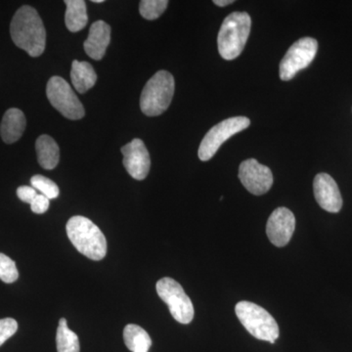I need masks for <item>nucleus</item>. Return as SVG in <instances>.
I'll return each mask as SVG.
<instances>
[{"mask_svg":"<svg viewBox=\"0 0 352 352\" xmlns=\"http://www.w3.org/2000/svg\"><path fill=\"white\" fill-rule=\"evenodd\" d=\"M111 41V27L104 21H96L91 25L88 38L85 41V50L92 59L101 60Z\"/></svg>","mask_w":352,"mask_h":352,"instance_id":"obj_14","label":"nucleus"},{"mask_svg":"<svg viewBox=\"0 0 352 352\" xmlns=\"http://www.w3.org/2000/svg\"><path fill=\"white\" fill-rule=\"evenodd\" d=\"M124 156L122 164L134 179L143 180L147 177L151 166L149 152L141 139L135 138L122 148Z\"/></svg>","mask_w":352,"mask_h":352,"instance_id":"obj_11","label":"nucleus"},{"mask_svg":"<svg viewBox=\"0 0 352 352\" xmlns=\"http://www.w3.org/2000/svg\"><path fill=\"white\" fill-rule=\"evenodd\" d=\"M67 235L80 254L92 261H101L107 254V241L99 227L80 215L69 219Z\"/></svg>","mask_w":352,"mask_h":352,"instance_id":"obj_2","label":"nucleus"},{"mask_svg":"<svg viewBox=\"0 0 352 352\" xmlns=\"http://www.w3.org/2000/svg\"><path fill=\"white\" fill-rule=\"evenodd\" d=\"M168 0H142L139 4V12L147 20H156L168 7Z\"/></svg>","mask_w":352,"mask_h":352,"instance_id":"obj_21","label":"nucleus"},{"mask_svg":"<svg viewBox=\"0 0 352 352\" xmlns=\"http://www.w3.org/2000/svg\"><path fill=\"white\" fill-rule=\"evenodd\" d=\"M318 43L312 38L298 39L287 51L280 63V78L284 82L293 80L298 72L307 68L316 56Z\"/></svg>","mask_w":352,"mask_h":352,"instance_id":"obj_9","label":"nucleus"},{"mask_svg":"<svg viewBox=\"0 0 352 352\" xmlns=\"http://www.w3.org/2000/svg\"><path fill=\"white\" fill-rule=\"evenodd\" d=\"M10 34L13 43L30 56H41L45 50V28L36 9L31 6H22L15 13Z\"/></svg>","mask_w":352,"mask_h":352,"instance_id":"obj_1","label":"nucleus"},{"mask_svg":"<svg viewBox=\"0 0 352 352\" xmlns=\"http://www.w3.org/2000/svg\"><path fill=\"white\" fill-rule=\"evenodd\" d=\"M296 217L287 208H278L271 214L266 226V234L276 247H284L295 232Z\"/></svg>","mask_w":352,"mask_h":352,"instance_id":"obj_12","label":"nucleus"},{"mask_svg":"<svg viewBox=\"0 0 352 352\" xmlns=\"http://www.w3.org/2000/svg\"><path fill=\"white\" fill-rule=\"evenodd\" d=\"M67 6L65 14V23L69 32L82 31L87 24L88 17L87 4L83 0H66Z\"/></svg>","mask_w":352,"mask_h":352,"instance_id":"obj_18","label":"nucleus"},{"mask_svg":"<svg viewBox=\"0 0 352 352\" xmlns=\"http://www.w3.org/2000/svg\"><path fill=\"white\" fill-rule=\"evenodd\" d=\"M56 344L58 352H80V342H78V335L69 330L65 318H61L59 321Z\"/></svg>","mask_w":352,"mask_h":352,"instance_id":"obj_20","label":"nucleus"},{"mask_svg":"<svg viewBox=\"0 0 352 352\" xmlns=\"http://www.w3.org/2000/svg\"><path fill=\"white\" fill-rule=\"evenodd\" d=\"M38 163L45 170L56 168L60 160V149L56 141L50 135L39 136L36 143Z\"/></svg>","mask_w":352,"mask_h":352,"instance_id":"obj_17","label":"nucleus"},{"mask_svg":"<svg viewBox=\"0 0 352 352\" xmlns=\"http://www.w3.org/2000/svg\"><path fill=\"white\" fill-rule=\"evenodd\" d=\"M19 277L15 261L6 256L0 254V280L7 284L13 283Z\"/></svg>","mask_w":352,"mask_h":352,"instance_id":"obj_23","label":"nucleus"},{"mask_svg":"<svg viewBox=\"0 0 352 352\" xmlns=\"http://www.w3.org/2000/svg\"><path fill=\"white\" fill-rule=\"evenodd\" d=\"M251 27L252 20L248 13L233 12L227 16L217 36L220 56L226 60L239 57L249 38Z\"/></svg>","mask_w":352,"mask_h":352,"instance_id":"obj_3","label":"nucleus"},{"mask_svg":"<svg viewBox=\"0 0 352 352\" xmlns=\"http://www.w3.org/2000/svg\"><path fill=\"white\" fill-rule=\"evenodd\" d=\"M239 178L250 193L261 196L267 193L273 184L272 171L256 160H245L240 164Z\"/></svg>","mask_w":352,"mask_h":352,"instance_id":"obj_10","label":"nucleus"},{"mask_svg":"<svg viewBox=\"0 0 352 352\" xmlns=\"http://www.w3.org/2000/svg\"><path fill=\"white\" fill-rule=\"evenodd\" d=\"M25 117L24 113L19 109L11 108L4 113L1 124H0V134L2 140L7 144L16 142L19 140L24 133Z\"/></svg>","mask_w":352,"mask_h":352,"instance_id":"obj_15","label":"nucleus"},{"mask_svg":"<svg viewBox=\"0 0 352 352\" xmlns=\"http://www.w3.org/2000/svg\"><path fill=\"white\" fill-rule=\"evenodd\" d=\"M175 78L166 71H160L148 80L140 97V108L148 117L162 115L170 107L175 94Z\"/></svg>","mask_w":352,"mask_h":352,"instance_id":"obj_4","label":"nucleus"},{"mask_svg":"<svg viewBox=\"0 0 352 352\" xmlns=\"http://www.w3.org/2000/svg\"><path fill=\"white\" fill-rule=\"evenodd\" d=\"M18 330V323L13 318L0 319V346L10 339Z\"/></svg>","mask_w":352,"mask_h":352,"instance_id":"obj_24","label":"nucleus"},{"mask_svg":"<svg viewBox=\"0 0 352 352\" xmlns=\"http://www.w3.org/2000/svg\"><path fill=\"white\" fill-rule=\"evenodd\" d=\"M32 187H34L39 194H43L50 200L56 199L59 196V187L56 183L43 175H34L31 178Z\"/></svg>","mask_w":352,"mask_h":352,"instance_id":"obj_22","label":"nucleus"},{"mask_svg":"<svg viewBox=\"0 0 352 352\" xmlns=\"http://www.w3.org/2000/svg\"><path fill=\"white\" fill-rule=\"evenodd\" d=\"M251 124V120L245 117H233L222 120L212 127L201 140L198 155L201 161L207 162L219 151L220 146L232 138L238 132L244 131Z\"/></svg>","mask_w":352,"mask_h":352,"instance_id":"obj_8","label":"nucleus"},{"mask_svg":"<svg viewBox=\"0 0 352 352\" xmlns=\"http://www.w3.org/2000/svg\"><path fill=\"white\" fill-rule=\"evenodd\" d=\"M124 344L132 352H148L152 346L149 333L140 326L129 324L124 330Z\"/></svg>","mask_w":352,"mask_h":352,"instance_id":"obj_19","label":"nucleus"},{"mask_svg":"<svg viewBox=\"0 0 352 352\" xmlns=\"http://www.w3.org/2000/svg\"><path fill=\"white\" fill-rule=\"evenodd\" d=\"M92 2H94V3H102L104 1L103 0H92Z\"/></svg>","mask_w":352,"mask_h":352,"instance_id":"obj_28","label":"nucleus"},{"mask_svg":"<svg viewBox=\"0 0 352 352\" xmlns=\"http://www.w3.org/2000/svg\"><path fill=\"white\" fill-rule=\"evenodd\" d=\"M38 191L32 186H21L17 189L18 198L31 205L32 201L38 196Z\"/></svg>","mask_w":352,"mask_h":352,"instance_id":"obj_26","label":"nucleus"},{"mask_svg":"<svg viewBox=\"0 0 352 352\" xmlns=\"http://www.w3.org/2000/svg\"><path fill=\"white\" fill-rule=\"evenodd\" d=\"M314 196L317 203L329 212H339L342 207V198L337 182L327 173H319L314 182Z\"/></svg>","mask_w":352,"mask_h":352,"instance_id":"obj_13","label":"nucleus"},{"mask_svg":"<svg viewBox=\"0 0 352 352\" xmlns=\"http://www.w3.org/2000/svg\"><path fill=\"white\" fill-rule=\"evenodd\" d=\"M157 295L170 308V314L176 321L189 324L194 318V307L182 285L171 278H162L157 283Z\"/></svg>","mask_w":352,"mask_h":352,"instance_id":"obj_6","label":"nucleus"},{"mask_svg":"<svg viewBox=\"0 0 352 352\" xmlns=\"http://www.w3.org/2000/svg\"><path fill=\"white\" fill-rule=\"evenodd\" d=\"M234 0H214V3L219 7H226L229 4H232Z\"/></svg>","mask_w":352,"mask_h":352,"instance_id":"obj_27","label":"nucleus"},{"mask_svg":"<svg viewBox=\"0 0 352 352\" xmlns=\"http://www.w3.org/2000/svg\"><path fill=\"white\" fill-rule=\"evenodd\" d=\"M72 82L78 94H85L94 87L97 75L94 67L88 62H80L75 60L72 64Z\"/></svg>","mask_w":352,"mask_h":352,"instance_id":"obj_16","label":"nucleus"},{"mask_svg":"<svg viewBox=\"0 0 352 352\" xmlns=\"http://www.w3.org/2000/svg\"><path fill=\"white\" fill-rule=\"evenodd\" d=\"M48 208H50V199L46 198L43 194L38 193L31 204V208L34 214H43L47 212Z\"/></svg>","mask_w":352,"mask_h":352,"instance_id":"obj_25","label":"nucleus"},{"mask_svg":"<svg viewBox=\"0 0 352 352\" xmlns=\"http://www.w3.org/2000/svg\"><path fill=\"white\" fill-rule=\"evenodd\" d=\"M235 312L242 325L252 337L274 344L279 338V326L270 312L254 302H240Z\"/></svg>","mask_w":352,"mask_h":352,"instance_id":"obj_5","label":"nucleus"},{"mask_svg":"<svg viewBox=\"0 0 352 352\" xmlns=\"http://www.w3.org/2000/svg\"><path fill=\"white\" fill-rule=\"evenodd\" d=\"M46 95L51 105L69 120L85 117V108L68 82L61 76H53L46 87Z\"/></svg>","mask_w":352,"mask_h":352,"instance_id":"obj_7","label":"nucleus"}]
</instances>
